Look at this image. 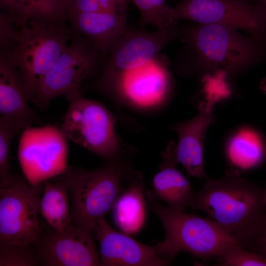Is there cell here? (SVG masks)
Listing matches in <instances>:
<instances>
[{
    "mask_svg": "<svg viewBox=\"0 0 266 266\" xmlns=\"http://www.w3.org/2000/svg\"><path fill=\"white\" fill-rule=\"evenodd\" d=\"M128 1L129 0H65L67 14L127 8Z\"/></svg>",
    "mask_w": 266,
    "mask_h": 266,
    "instance_id": "obj_26",
    "label": "cell"
},
{
    "mask_svg": "<svg viewBox=\"0 0 266 266\" xmlns=\"http://www.w3.org/2000/svg\"><path fill=\"white\" fill-rule=\"evenodd\" d=\"M94 233L100 244L101 266H164L171 262L157 254L155 245L142 244L116 231L105 219L97 223Z\"/></svg>",
    "mask_w": 266,
    "mask_h": 266,
    "instance_id": "obj_13",
    "label": "cell"
},
{
    "mask_svg": "<svg viewBox=\"0 0 266 266\" xmlns=\"http://www.w3.org/2000/svg\"><path fill=\"white\" fill-rule=\"evenodd\" d=\"M221 266H266V259L260 254L248 251L239 244L226 249L219 257Z\"/></svg>",
    "mask_w": 266,
    "mask_h": 266,
    "instance_id": "obj_25",
    "label": "cell"
},
{
    "mask_svg": "<svg viewBox=\"0 0 266 266\" xmlns=\"http://www.w3.org/2000/svg\"><path fill=\"white\" fill-rule=\"evenodd\" d=\"M182 31L180 25L170 30L154 32L129 29L111 47L99 75L115 77L147 63L158 56L166 45L180 39Z\"/></svg>",
    "mask_w": 266,
    "mask_h": 266,
    "instance_id": "obj_11",
    "label": "cell"
},
{
    "mask_svg": "<svg viewBox=\"0 0 266 266\" xmlns=\"http://www.w3.org/2000/svg\"><path fill=\"white\" fill-rule=\"evenodd\" d=\"M250 3L260 7L264 11L266 17V0H251Z\"/></svg>",
    "mask_w": 266,
    "mask_h": 266,
    "instance_id": "obj_29",
    "label": "cell"
},
{
    "mask_svg": "<svg viewBox=\"0 0 266 266\" xmlns=\"http://www.w3.org/2000/svg\"><path fill=\"white\" fill-rule=\"evenodd\" d=\"M224 153L230 168L240 173L248 171L263 164L266 158V142L256 129L242 126L229 134Z\"/></svg>",
    "mask_w": 266,
    "mask_h": 266,
    "instance_id": "obj_16",
    "label": "cell"
},
{
    "mask_svg": "<svg viewBox=\"0 0 266 266\" xmlns=\"http://www.w3.org/2000/svg\"><path fill=\"white\" fill-rule=\"evenodd\" d=\"M66 21V17L30 19L13 47L0 55L20 73L28 101L68 46L72 33Z\"/></svg>",
    "mask_w": 266,
    "mask_h": 266,
    "instance_id": "obj_3",
    "label": "cell"
},
{
    "mask_svg": "<svg viewBox=\"0 0 266 266\" xmlns=\"http://www.w3.org/2000/svg\"><path fill=\"white\" fill-rule=\"evenodd\" d=\"M260 89L263 93L266 94V77L264 78L261 81Z\"/></svg>",
    "mask_w": 266,
    "mask_h": 266,
    "instance_id": "obj_30",
    "label": "cell"
},
{
    "mask_svg": "<svg viewBox=\"0 0 266 266\" xmlns=\"http://www.w3.org/2000/svg\"><path fill=\"white\" fill-rule=\"evenodd\" d=\"M1 11L27 19L66 17L65 0H0Z\"/></svg>",
    "mask_w": 266,
    "mask_h": 266,
    "instance_id": "obj_21",
    "label": "cell"
},
{
    "mask_svg": "<svg viewBox=\"0 0 266 266\" xmlns=\"http://www.w3.org/2000/svg\"><path fill=\"white\" fill-rule=\"evenodd\" d=\"M162 157L164 165L153 179L155 194L165 201L169 208L184 211L189 206L193 190L189 181L175 168L176 163L171 151L166 148Z\"/></svg>",
    "mask_w": 266,
    "mask_h": 266,
    "instance_id": "obj_18",
    "label": "cell"
},
{
    "mask_svg": "<svg viewBox=\"0 0 266 266\" xmlns=\"http://www.w3.org/2000/svg\"><path fill=\"white\" fill-rule=\"evenodd\" d=\"M246 250L258 253L266 259V212L256 226Z\"/></svg>",
    "mask_w": 266,
    "mask_h": 266,
    "instance_id": "obj_28",
    "label": "cell"
},
{
    "mask_svg": "<svg viewBox=\"0 0 266 266\" xmlns=\"http://www.w3.org/2000/svg\"><path fill=\"white\" fill-rule=\"evenodd\" d=\"M173 9L177 19L242 30L266 41V17L258 6L235 0H184Z\"/></svg>",
    "mask_w": 266,
    "mask_h": 266,
    "instance_id": "obj_9",
    "label": "cell"
},
{
    "mask_svg": "<svg viewBox=\"0 0 266 266\" xmlns=\"http://www.w3.org/2000/svg\"><path fill=\"white\" fill-rule=\"evenodd\" d=\"M69 102L60 128L63 135L108 162L121 161L123 145L115 133L111 112L82 94Z\"/></svg>",
    "mask_w": 266,
    "mask_h": 266,
    "instance_id": "obj_7",
    "label": "cell"
},
{
    "mask_svg": "<svg viewBox=\"0 0 266 266\" xmlns=\"http://www.w3.org/2000/svg\"><path fill=\"white\" fill-rule=\"evenodd\" d=\"M137 173L121 161L92 170L67 167L56 177L70 193L72 223L94 232L123 192V181Z\"/></svg>",
    "mask_w": 266,
    "mask_h": 266,
    "instance_id": "obj_4",
    "label": "cell"
},
{
    "mask_svg": "<svg viewBox=\"0 0 266 266\" xmlns=\"http://www.w3.org/2000/svg\"><path fill=\"white\" fill-rule=\"evenodd\" d=\"M147 195L151 209L164 227V239L155 245L160 257L171 262L184 251L207 261L218 259L228 248L239 244L214 220L164 206L152 192Z\"/></svg>",
    "mask_w": 266,
    "mask_h": 266,
    "instance_id": "obj_5",
    "label": "cell"
},
{
    "mask_svg": "<svg viewBox=\"0 0 266 266\" xmlns=\"http://www.w3.org/2000/svg\"><path fill=\"white\" fill-rule=\"evenodd\" d=\"M30 246L0 245V266H33L39 262Z\"/></svg>",
    "mask_w": 266,
    "mask_h": 266,
    "instance_id": "obj_27",
    "label": "cell"
},
{
    "mask_svg": "<svg viewBox=\"0 0 266 266\" xmlns=\"http://www.w3.org/2000/svg\"><path fill=\"white\" fill-rule=\"evenodd\" d=\"M140 174L131 180L118 199L112 210L117 227L126 234L138 232L144 224L145 209Z\"/></svg>",
    "mask_w": 266,
    "mask_h": 266,
    "instance_id": "obj_19",
    "label": "cell"
},
{
    "mask_svg": "<svg viewBox=\"0 0 266 266\" xmlns=\"http://www.w3.org/2000/svg\"><path fill=\"white\" fill-rule=\"evenodd\" d=\"M42 193L39 212L52 229L63 231L72 222L66 187L56 177L54 183L45 182Z\"/></svg>",
    "mask_w": 266,
    "mask_h": 266,
    "instance_id": "obj_20",
    "label": "cell"
},
{
    "mask_svg": "<svg viewBox=\"0 0 266 266\" xmlns=\"http://www.w3.org/2000/svg\"><path fill=\"white\" fill-rule=\"evenodd\" d=\"M107 57L93 42L72 33L69 45L42 80L31 101L44 110L56 97L63 96L69 101L82 94V82L98 75Z\"/></svg>",
    "mask_w": 266,
    "mask_h": 266,
    "instance_id": "obj_6",
    "label": "cell"
},
{
    "mask_svg": "<svg viewBox=\"0 0 266 266\" xmlns=\"http://www.w3.org/2000/svg\"><path fill=\"white\" fill-rule=\"evenodd\" d=\"M93 231L71 223L63 231L42 233L35 244L39 263L47 266H101Z\"/></svg>",
    "mask_w": 266,
    "mask_h": 266,
    "instance_id": "obj_12",
    "label": "cell"
},
{
    "mask_svg": "<svg viewBox=\"0 0 266 266\" xmlns=\"http://www.w3.org/2000/svg\"><path fill=\"white\" fill-rule=\"evenodd\" d=\"M200 80L201 96L197 104L198 109L213 111L216 105L232 96L233 79L224 72L205 75Z\"/></svg>",
    "mask_w": 266,
    "mask_h": 266,
    "instance_id": "obj_22",
    "label": "cell"
},
{
    "mask_svg": "<svg viewBox=\"0 0 266 266\" xmlns=\"http://www.w3.org/2000/svg\"><path fill=\"white\" fill-rule=\"evenodd\" d=\"M127 8L67 14L72 33L80 34L108 54L114 43L130 29Z\"/></svg>",
    "mask_w": 266,
    "mask_h": 266,
    "instance_id": "obj_15",
    "label": "cell"
},
{
    "mask_svg": "<svg viewBox=\"0 0 266 266\" xmlns=\"http://www.w3.org/2000/svg\"><path fill=\"white\" fill-rule=\"evenodd\" d=\"M43 185L32 186L16 176L0 189V245L30 246L38 241L42 233L37 214Z\"/></svg>",
    "mask_w": 266,
    "mask_h": 266,
    "instance_id": "obj_8",
    "label": "cell"
},
{
    "mask_svg": "<svg viewBox=\"0 0 266 266\" xmlns=\"http://www.w3.org/2000/svg\"><path fill=\"white\" fill-rule=\"evenodd\" d=\"M241 2H250L251 0H235Z\"/></svg>",
    "mask_w": 266,
    "mask_h": 266,
    "instance_id": "obj_32",
    "label": "cell"
},
{
    "mask_svg": "<svg viewBox=\"0 0 266 266\" xmlns=\"http://www.w3.org/2000/svg\"><path fill=\"white\" fill-rule=\"evenodd\" d=\"M182 44L174 66L182 76L200 79L225 72L232 79L266 61V41L232 27L200 24L183 26Z\"/></svg>",
    "mask_w": 266,
    "mask_h": 266,
    "instance_id": "obj_1",
    "label": "cell"
},
{
    "mask_svg": "<svg viewBox=\"0 0 266 266\" xmlns=\"http://www.w3.org/2000/svg\"><path fill=\"white\" fill-rule=\"evenodd\" d=\"M168 61L159 55L147 63L113 78L99 77L95 89L111 98L121 95L134 103H156L168 95L171 87Z\"/></svg>",
    "mask_w": 266,
    "mask_h": 266,
    "instance_id": "obj_10",
    "label": "cell"
},
{
    "mask_svg": "<svg viewBox=\"0 0 266 266\" xmlns=\"http://www.w3.org/2000/svg\"><path fill=\"white\" fill-rule=\"evenodd\" d=\"M137 7L141 15L142 25L149 24L157 30L166 31L177 28L179 21L173 7L165 0H129Z\"/></svg>",
    "mask_w": 266,
    "mask_h": 266,
    "instance_id": "obj_23",
    "label": "cell"
},
{
    "mask_svg": "<svg viewBox=\"0 0 266 266\" xmlns=\"http://www.w3.org/2000/svg\"><path fill=\"white\" fill-rule=\"evenodd\" d=\"M21 76L18 70L0 58V114L19 122L26 128L42 124L29 105Z\"/></svg>",
    "mask_w": 266,
    "mask_h": 266,
    "instance_id": "obj_17",
    "label": "cell"
},
{
    "mask_svg": "<svg viewBox=\"0 0 266 266\" xmlns=\"http://www.w3.org/2000/svg\"><path fill=\"white\" fill-rule=\"evenodd\" d=\"M199 113L188 121L171 126L178 137L173 151L176 163L181 164L193 177L206 178L203 149L209 126L216 123L213 111L198 109Z\"/></svg>",
    "mask_w": 266,
    "mask_h": 266,
    "instance_id": "obj_14",
    "label": "cell"
},
{
    "mask_svg": "<svg viewBox=\"0 0 266 266\" xmlns=\"http://www.w3.org/2000/svg\"><path fill=\"white\" fill-rule=\"evenodd\" d=\"M26 127L13 119L0 116V186L4 188L11 185L16 176L10 171L9 154L12 139Z\"/></svg>",
    "mask_w": 266,
    "mask_h": 266,
    "instance_id": "obj_24",
    "label": "cell"
},
{
    "mask_svg": "<svg viewBox=\"0 0 266 266\" xmlns=\"http://www.w3.org/2000/svg\"><path fill=\"white\" fill-rule=\"evenodd\" d=\"M240 174L228 168L225 176L207 179L189 206L209 215L246 249L266 209L264 190Z\"/></svg>",
    "mask_w": 266,
    "mask_h": 266,
    "instance_id": "obj_2",
    "label": "cell"
},
{
    "mask_svg": "<svg viewBox=\"0 0 266 266\" xmlns=\"http://www.w3.org/2000/svg\"><path fill=\"white\" fill-rule=\"evenodd\" d=\"M264 201L266 209V189L264 191Z\"/></svg>",
    "mask_w": 266,
    "mask_h": 266,
    "instance_id": "obj_31",
    "label": "cell"
}]
</instances>
